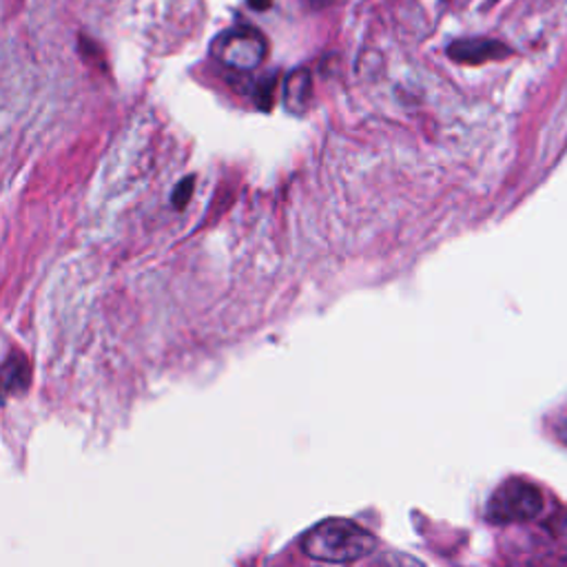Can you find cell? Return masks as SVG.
I'll return each instance as SVG.
<instances>
[{
	"mask_svg": "<svg viewBox=\"0 0 567 567\" xmlns=\"http://www.w3.org/2000/svg\"><path fill=\"white\" fill-rule=\"evenodd\" d=\"M302 552L322 563H354L375 552L377 539L348 519H326L300 541Z\"/></svg>",
	"mask_w": 567,
	"mask_h": 567,
	"instance_id": "6da1fadb",
	"label": "cell"
},
{
	"mask_svg": "<svg viewBox=\"0 0 567 567\" xmlns=\"http://www.w3.org/2000/svg\"><path fill=\"white\" fill-rule=\"evenodd\" d=\"M543 492L526 479H510L494 490L487 504V519L496 526L528 523L543 512Z\"/></svg>",
	"mask_w": 567,
	"mask_h": 567,
	"instance_id": "7a4b0ae2",
	"label": "cell"
},
{
	"mask_svg": "<svg viewBox=\"0 0 567 567\" xmlns=\"http://www.w3.org/2000/svg\"><path fill=\"white\" fill-rule=\"evenodd\" d=\"M216 58L236 69V71H251L260 67L268 53L266 38L253 27H236L225 32L216 45H213Z\"/></svg>",
	"mask_w": 567,
	"mask_h": 567,
	"instance_id": "3957f363",
	"label": "cell"
},
{
	"mask_svg": "<svg viewBox=\"0 0 567 567\" xmlns=\"http://www.w3.org/2000/svg\"><path fill=\"white\" fill-rule=\"evenodd\" d=\"M510 47L492 38H461L450 43L448 56L463 64H481L487 60H502L510 56Z\"/></svg>",
	"mask_w": 567,
	"mask_h": 567,
	"instance_id": "277c9868",
	"label": "cell"
},
{
	"mask_svg": "<svg viewBox=\"0 0 567 567\" xmlns=\"http://www.w3.org/2000/svg\"><path fill=\"white\" fill-rule=\"evenodd\" d=\"M32 384V366L23 352H14L12 358L0 366V399L25 395Z\"/></svg>",
	"mask_w": 567,
	"mask_h": 567,
	"instance_id": "5b68a950",
	"label": "cell"
},
{
	"mask_svg": "<svg viewBox=\"0 0 567 567\" xmlns=\"http://www.w3.org/2000/svg\"><path fill=\"white\" fill-rule=\"evenodd\" d=\"M313 98V79L309 69H298L284 83V105L295 116H302Z\"/></svg>",
	"mask_w": 567,
	"mask_h": 567,
	"instance_id": "8992f818",
	"label": "cell"
},
{
	"mask_svg": "<svg viewBox=\"0 0 567 567\" xmlns=\"http://www.w3.org/2000/svg\"><path fill=\"white\" fill-rule=\"evenodd\" d=\"M545 532L550 534V539L554 541V545L558 547V552H567V510L556 512V515L545 523Z\"/></svg>",
	"mask_w": 567,
	"mask_h": 567,
	"instance_id": "52a82bcc",
	"label": "cell"
},
{
	"mask_svg": "<svg viewBox=\"0 0 567 567\" xmlns=\"http://www.w3.org/2000/svg\"><path fill=\"white\" fill-rule=\"evenodd\" d=\"M193 184H195V180H193V178H186L184 182H180V184H178V189L173 191V206L182 208V206L189 202V197H191V191H193Z\"/></svg>",
	"mask_w": 567,
	"mask_h": 567,
	"instance_id": "ba28073f",
	"label": "cell"
},
{
	"mask_svg": "<svg viewBox=\"0 0 567 567\" xmlns=\"http://www.w3.org/2000/svg\"><path fill=\"white\" fill-rule=\"evenodd\" d=\"M556 437L563 442V444H567V412L558 419V423H556Z\"/></svg>",
	"mask_w": 567,
	"mask_h": 567,
	"instance_id": "9c48e42d",
	"label": "cell"
},
{
	"mask_svg": "<svg viewBox=\"0 0 567 567\" xmlns=\"http://www.w3.org/2000/svg\"><path fill=\"white\" fill-rule=\"evenodd\" d=\"M249 5H251V10H255V12H266V10H270L273 0H249Z\"/></svg>",
	"mask_w": 567,
	"mask_h": 567,
	"instance_id": "30bf717a",
	"label": "cell"
},
{
	"mask_svg": "<svg viewBox=\"0 0 567 567\" xmlns=\"http://www.w3.org/2000/svg\"><path fill=\"white\" fill-rule=\"evenodd\" d=\"M306 3H309L311 8H319V3H322V5H326L328 0H306Z\"/></svg>",
	"mask_w": 567,
	"mask_h": 567,
	"instance_id": "8fae6325",
	"label": "cell"
}]
</instances>
